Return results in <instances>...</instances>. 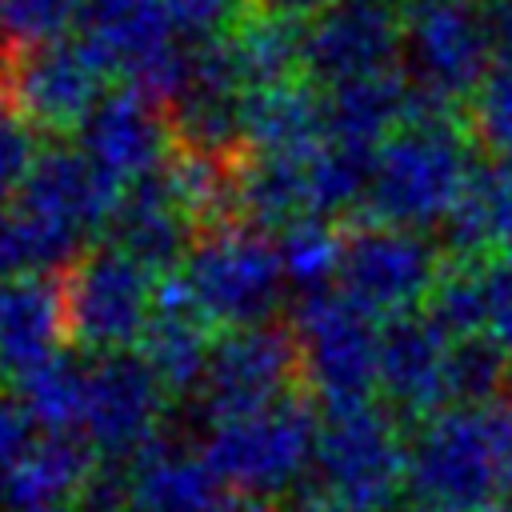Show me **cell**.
<instances>
[{
  "label": "cell",
  "instance_id": "cell-1",
  "mask_svg": "<svg viewBox=\"0 0 512 512\" xmlns=\"http://www.w3.org/2000/svg\"><path fill=\"white\" fill-rule=\"evenodd\" d=\"M512 500V408L508 400L448 404L408 432L404 504L424 512H496Z\"/></svg>",
  "mask_w": 512,
  "mask_h": 512
},
{
  "label": "cell",
  "instance_id": "cell-2",
  "mask_svg": "<svg viewBox=\"0 0 512 512\" xmlns=\"http://www.w3.org/2000/svg\"><path fill=\"white\" fill-rule=\"evenodd\" d=\"M120 188L80 152V144L40 148L16 200L8 204L24 236L32 272H68L96 236L108 232Z\"/></svg>",
  "mask_w": 512,
  "mask_h": 512
},
{
  "label": "cell",
  "instance_id": "cell-3",
  "mask_svg": "<svg viewBox=\"0 0 512 512\" xmlns=\"http://www.w3.org/2000/svg\"><path fill=\"white\" fill-rule=\"evenodd\" d=\"M472 168L476 148L464 132V120L400 124L376 148V172L360 220H380L412 232L440 228L456 208Z\"/></svg>",
  "mask_w": 512,
  "mask_h": 512
},
{
  "label": "cell",
  "instance_id": "cell-4",
  "mask_svg": "<svg viewBox=\"0 0 512 512\" xmlns=\"http://www.w3.org/2000/svg\"><path fill=\"white\" fill-rule=\"evenodd\" d=\"M316 436L320 412L292 392L252 412L204 420L196 444L228 492H244L272 504L276 496L296 492L312 476Z\"/></svg>",
  "mask_w": 512,
  "mask_h": 512
},
{
  "label": "cell",
  "instance_id": "cell-5",
  "mask_svg": "<svg viewBox=\"0 0 512 512\" xmlns=\"http://www.w3.org/2000/svg\"><path fill=\"white\" fill-rule=\"evenodd\" d=\"M168 280L220 332L272 324L288 292L276 236L236 220L204 228Z\"/></svg>",
  "mask_w": 512,
  "mask_h": 512
},
{
  "label": "cell",
  "instance_id": "cell-6",
  "mask_svg": "<svg viewBox=\"0 0 512 512\" xmlns=\"http://www.w3.org/2000/svg\"><path fill=\"white\" fill-rule=\"evenodd\" d=\"M312 480L360 512H396L408 488V436L400 416L376 400L320 408Z\"/></svg>",
  "mask_w": 512,
  "mask_h": 512
},
{
  "label": "cell",
  "instance_id": "cell-7",
  "mask_svg": "<svg viewBox=\"0 0 512 512\" xmlns=\"http://www.w3.org/2000/svg\"><path fill=\"white\" fill-rule=\"evenodd\" d=\"M380 324L336 284L292 300L288 332L300 356V384L320 408L372 400L380 384Z\"/></svg>",
  "mask_w": 512,
  "mask_h": 512
},
{
  "label": "cell",
  "instance_id": "cell-8",
  "mask_svg": "<svg viewBox=\"0 0 512 512\" xmlns=\"http://www.w3.org/2000/svg\"><path fill=\"white\" fill-rule=\"evenodd\" d=\"M64 312H68V340L76 352L108 356L140 348L156 300L160 276L148 272L140 260L120 252L116 244L88 248L64 276Z\"/></svg>",
  "mask_w": 512,
  "mask_h": 512
},
{
  "label": "cell",
  "instance_id": "cell-9",
  "mask_svg": "<svg viewBox=\"0 0 512 512\" xmlns=\"http://www.w3.org/2000/svg\"><path fill=\"white\" fill-rule=\"evenodd\" d=\"M76 36L100 60V68L152 100H176L192 44L172 28L164 0H84Z\"/></svg>",
  "mask_w": 512,
  "mask_h": 512
},
{
  "label": "cell",
  "instance_id": "cell-10",
  "mask_svg": "<svg viewBox=\"0 0 512 512\" xmlns=\"http://www.w3.org/2000/svg\"><path fill=\"white\" fill-rule=\"evenodd\" d=\"M444 260L448 256L440 240H428L424 232L356 220L352 228H344L336 288L376 320H392L404 312H420Z\"/></svg>",
  "mask_w": 512,
  "mask_h": 512
},
{
  "label": "cell",
  "instance_id": "cell-11",
  "mask_svg": "<svg viewBox=\"0 0 512 512\" xmlns=\"http://www.w3.org/2000/svg\"><path fill=\"white\" fill-rule=\"evenodd\" d=\"M168 388L148 368V360L132 352L88 356L84 372V408L80 436L96 448L104 464H132L144 448L164 436Z\"/></svg>",
  "mask_w": 512,
  "mask_h": 512
},
{
  "label": "cell",
  "instance_id": "cell-12",
  "mask_svg": "<svg viewBox=\"0 0 512 512\" xmlns=\"http://www.w3.org/2000/svg\"><path fill=\"white\" fill-rule=\"evenodd\" d=\"M300 384V356L296 340L280 324H252V328H224L216 332L204 384L196 392L204 420L252 412L292 396Z\"/></svg>",
  "mask_w": 512,
  "mask_h": 512
},
{
  "label": "cell",
  "instance_id": "cell-13",
  "mask_svg": "<svg viewBox=\"0 0 512 512\" xmlns=\"http://www.w3.org/2000/svg\"><path fill=\"white\" fill-rule=\"evenodd\" d=\"M304 80L332 88L404 60V16L388 0H336L304 20Z\"/></svg>",
  "mask_w": 512,
  "mask_h": 512
},
{
  "label": "cell",
  "instance_id": "cell-14",
  "mask_svg": "<svg viewBox=\"0 0 512 512\" xmlns=\"http://www.w3.org/2000/svg\"><path fill=\"white\" fill-rule=\"evenodd\" d=\"M404 64L416 84H428L452 100H472L484 76L496 68V48L480 12V0H444L404 12Z\"/></svg>",
  "mask_w": 512,
  "mask_h": 512
},
{
  "label": "cell",
  "instance_id": "cell-15",
  "mask_svg": "<svg viewBox=\"0 0 512 512\" xmlns=\"http://www.w3.org/2000/svg\"><path fill=\"white\" fill-rule=\"evenodd\" d=\"M108 72L84 48L80 36H60L36 48H24L12 64V100L32 128L44 132H80L92 108L108 96Z\"/></svg>",
  "mask_w": 512,
  "mask_h": 512
},
{
  "label": "cell",
  "instance_id": "cell-16",
  "mask_svg": "<svg viewBox=\"0 0 512 512\" xmlns=\"http://www.w3.org/2000/svg\"><path fill=\"white\" fill-rule=\"evenodd\" d=\"M172 120L160 112V100L140 88H108V96L80 124V152L124 192L128 184L156 176L172 160Z\"/></svg>",
  "mask_w": 512,
  "mask_h": 512
},
{
  "label": "cell",
  "instance_id": "cell-17",
  "mask_svg": "<svg viewBox=\"0 0 512 512\" xmlns=\"http://www.w3.org/2000/svg\"><path fill=\"white\" fill-rule=\"evenodd\" d=\"M64 284L52 272L0 280V384L20 388L32 372L68 352Z\"/></svg>",
  "mask_w": 512,
  "mask_h": 512
},
{
  "label": "cell",
  "instance_id": "cell-18",
  "mask_svg": "<svg viewBox=\"0 0 512 512\" xmlns=\"http://www.w3.org/2000/svg\"><path fill=\"white\" fill-rule=\"evenodd\" d=\"M380 404L404 424H420L448 408V340L424 312L380 324Z\"/></svg>",
  "mask_w": 512,
  "mask_h": 512
},
{
  "label": "cell",
  "instance_id": "cell-19",
  "mask_svg": "<svg viewBox=\"0 0 512 512\" xmlns=\"http://www.w3.org/2000/svg\"><path fill=\"white\" fill-rule=\"evenodd\" d=\"M104 240L164 280L184 264L188 248L196 244V220L176 200V192L160 168L156 176H144L120 192Z\"/></svg>",
  "mask_w": 512,
  "mask_h": 512
},
{
  "label": "cell",
  "instance_id": "cell-20",
  "mask_svg": "<svg viewBox=\"0 0 512 512\" xmlns=\"http://www.w3.org/2000/svg\"><path fill=\"white\" fill-rule=\"evenodd\" d=\"M104 460L80 432H40L28 452L0 476V508L36 512L80 504Z\"/></svg>",
  "mask_w": 512,
  "mask_h": 512
},
{
  "label": "cell",
  "instance_id": "cell-21",
  "mask_svg": "<svg viewBox=\"0 0 512 512\" xmlns=\"http://www.w3.org/2000/svg\"><path fill=\"white\" fill-rule=\"evenodd\" d=\"M312 148L316 144L284 152H248V160L236 168V216L272 236L300 220H324L316 208Z\"/></svg>",
  "mask_w": 512,
  "mask_h": 512
},
{
  "label": "cell",
  "instance_id": "cell-22",
  "mask_svg": "<svg viewBox=\"0 0 512 512\" xmlns=\"http://www.w3.org/2000/svg\"><path fill=\"white\" fill-rule=\"evenodd\" d=\"M128 512H212L228 492L200 444L160 436L132 464H124Z\"/></svg>",
  "mask_w": 512,
  "mask_h": 512
},
{
  "label": "cell",
  "instance_id": "cell-23",
  "mask_svg": "<svg viewBox=\"0 0 512 512\" xmlns=\"http://www.w3.org/2000/svg\"><path fill=\"white\" fill-rule=\"evenodd\" d=\"M440 248L464 264H492L512 248V172L504 160L472 168L456 208L440 224Z\"/></svg>",
  "mask_w": 512,
  "mask_h": 512
},
{
  "label": "cell",
  "instance_id": "cell-24",
  "mask_svg": "<svg viewBox=\"0 0 512 512\" xmlns=\"http://www.w3.org/2000/svg\"><path fill=\"white\" fill-rule=\"evenodd\" d=\"M212 324L184 300V292L164 276L160 280V300H156V316L140 340V356L148 360V368L160 376V384L172 396H196L208 372V356H212Z\"/></svg>",
  "mask_w": 512,
  "mask_h": 512
},
{
  "label": "cell",
  "instance_id": "cell-25",
  "mask_svg": "<svg viewBox=\"0 0 512 512\" xmlns=\"http://www.w3.org/2000/svg\"><path fill=\"white\" fill-rule=\"evenodd\" d=\"M320 92H324V136L332 140L380 148L404 124L408 80L400 76V68L356 76Z\"/></svg>",
  "mask_w": 512,
  "mask_h": 512
},
{
  "label": "cell",
  "instance_id": "cell-26",
  "mask_svg": "<svg viewBox=\"0 0 512 512\" xmlns=\"http://www.w3.org/2000/svg\"><path fill=\"white\" fill-rule=\"evenodd\" d=\"M324 136V92L312 80L260 88L244 96V144L248 152L304 148Z\"/></svg>",
  "mask_w": 512,
  "mask_h": 512
},
{
  "label": "cell",
  "instance_id": "cell-27",
  "mask_svg": "<svg viewBox=\"0 0 512 512\" xmlns=\"http://www.w3.org/2000/svg\"><path fill=\"white\" fill-rule=\"evenodd\" d=\"M512 392V352L484 328L448 340V404L484 408Z\"/></svg>",
  "mask_w": 512,
  "mask_h": 512
},
{
  "label": "cell",
  "instance_id": "cell-28",
  "mask_svg": "<svg viewBox=\"0 0 512 512\" xmlns=\"http://www.w3.org/2000/svg\"><path fill=\"white\" fill-rule=\"evenodd\" d=\"M420 312L444 340L484 332L488 328V264L444 260Z\"/></svg>",
  "mask_w": 512,
  "mask_h": 512
},
{
  "label": "cell",
  "instance_id": "cell-29",
  "mask_svg": "<svg viewBox=\"0 0 512 512\" xmlns=\"http://www.w3.org/2000/svg\"><path fill=\"white\" fill-rule=\"evenodd\" d=\"M84 372H88V360H76V352L68 348L64 356L32 372L12 392L20 396V404L28 408L40 432H76L80 408H84Z\"/></svg>",
  "mask_w": 512,
  "mask_h": 512
},
{
  "label": "cell",
  "instance_id": "cell-30",
  "mask_svg": "<svg viewBox=\"0 0 512 512\" xmlns=\"http://www.w3.org/2000/svg\"><path fill=\"white\" fill-rule=\"evenodd\" d=\"M340 244H344V232H336L332 220H300V224L276 232L288 288L296 296L332 288L336 272H340Z\"/></svg>",
  "mask_w": 512,
  "mask_h": 512
},
{
  "label": "cell",
  "instance_id": "cell-31",
  "mask_svg": "<svg viewBox=\"0 0 512 512\" xmlns=\"http://www.w3.org/2000/svg\"><path fill=\"white\" fill-rule=\"evenodd\" d=\"M84 0H4L0 8V44L4 48H36L68 36L80 24Z\"/></svg>",
  "mask_w": 512,
  "mask_h": 512
},
{
  "label": "cell",
  "instance_id": "cell-32",
  "mask_svg": "<svg viewBox=\"0 0 512 512\" xmlns=\"http://www.w3.org/2000/svg\"><path fill=\"white\" fill-rule=\"evenodd\" d=\"M468 128L480 148H488L496 160L512 152V60H496V68L484 76L476 96L468 100Z\"/></svg>",
  "mask_w": 512,
  "mask_h": 512
},
{
  "label": "cell",
  "instance_id": "cell-33",
  "mask_svg": "<svg viewBox=\"0 0 512 512\" xmlns=\"http://www.w3.org/2000/svg\"><path fill=\"white\" fill-rule=\"evenodd\" d=\"M36 160V140L28 116L16 108L12 96L0 92V208H8Z\"/></svg>",
  "mask_w": 512,
  "mask_h": 512
},
{
  "label": "cell",
  "instance_id": "cell-34",
  "mask_svg": "<svg viewBox=\"0 0 512 512\" xmlns=\"http://www.w3.org/2000/svg\"><path fill=\"white\" fill-rule=\"evenodd\" d=\"M164 12L180 40L204 44L232 32L248 16V0H164Z\"/></svg>",
  "mask_w": 512,
  "mask_h": 512
},
{
  "label": "cell",
  "instance_id": "cell-35",
  "mask_svg": "<svg viewBox=\"0 0 512 512\" xmlns=\"http://www.w3.org/2000/svg\"><path fill=\"white\" fill-rule=\"evenodd\" d=\"M40 436L36 420L20 404L16 392H0V476L28 452V444Z\"/></svg>",
  "mask_w": 512,
  "mask_h": 512
},
{
  "label": "cell",
  "instance_id": "cell-36",
  "mask_svg": "<svg viewBox=\"0 0 512 512\" xmlns=\"http://www.w3.org/2000/svg\"><path fill=\"white\" fill-rule=\"evenodd\" d=\"M488 332L512 352V256L488 264Z\"/></svg>",
  "mask_w": 512,
  "mask_h": 512
},
{
  "label": "cell",
  "instance_id": "cell-37",
  "mask_svg": "<svg viewBox=\"0 0 512 512\" xmlns=\"http://www.w3.org/2000/svg\"><path fill=\"white\" fill-rule=\"evenodd\" d=\"M16 272H32L28 268V252H24V236L16 228L12 208H0V280L16 276Z\"/></svg>",
  "mask_w": 512,
  "mask_h": 512
},
{
  "label": "cell",
  "instance_id": "cell-38",
  "mask_svg": "<svg viewBox=\"0 0 512 512\" xmlns=\"http://www.w3.org/2000/svg\"><path fill=\"white\" fill-rule=\"evenodd\" d=\"M284 512H360V508H352L336 496H324V492H308V496H296Z\"/></svg>",
  "mask_w": 512,
  "mask_h": 512
},
{
  "label": "cell",
  "instance_id": "cell-39",
  "mask_svg": "<svg viewBox=\"0 0 512 512\" xmlns=\"http://www.w3.org/2000/svg\"><path fill=\"white\" fill-rule=\"evenodd\" d=\"M212 512H272V504L256 500V496H244V492H224Z\"/></svg>",
  "mask_w": 512,
  "mask_h": 512
},
{
  "label": "cell",
  "instance_id": "cell-40",
  "mask_svg": "<svg viewBox=\"0 0 512 512\" xmlns=\"http://www.w3.org/2000/svg\"><path fill=\"white\" fill-rule=\"evenodd\" d=\"M36 512H88L84 504H60V508H36Z\"/></svg>",
  "mask_w": 512,
  "mask_h": 512
},
{
  "label": "cell",
  "instance_id": "cell-41",
  "mask_svg": "<svg viewBox=\"0 0 512 512\" xmlns=\"http://www.w3.org/2000/svg\"><path fill=\"white\" fill-rule=\"evenodd\" d=\"M408 8H420V4H444V0H404Z\"/></svg>",
  "mask_w": 512,
  "mask_h": 512
},
{
  "label": "cell",
  "instance_id": "cell-42",
  "mask_svg": "<svg viewBox=\"0 0 512 512\" xmlns=\"http://www.w3.org/2000/svg\"><path fill=\"white\" fill-rule=\"evenodd\" d=\"M396 512H424V508H412V504H400Z\"/></svg>",
  "mask_w": 512,
  "mask_h": 512
},
{
  "label": "cell",
  "instance_id": "cell-43",
  "mask_svg": "<svg viewBox=\"0 0 512 512\" xmlns=\"http://www.w3.org/2000/svg\"><path fill=\"white\" fill-rule=\"evenodd\" d=\"M500 160H504V168H508V172H512V152H508V156H500Z\"/></svg>",
  "mask_w": 512,
  "mask_h": 512
},
{
  "label": "cell",
  "instance_id": "cell-44",
  "mask_svg": "<svg viewBox=\"0 0 512 512\" xmlns=\"http://www.w3.org/2000/svg\"><path fill=\"white\" fill-rule=\"evenodd\" d=\"M496 512H512V500H508V504H504V508H496Z\"/></svg>",
  "mask_w": 512,
  "mask_h": 512
},
{
  "label": "cell",
  "instance_id": "cell-45",
  "mask_svg": "<svg viewBox=\"0 0 512 512\" xmlns=\"http://www.w3.org/2000/svg\"><path fill=\"white\" fill-rule=\"evenodd\" d=\"M504 256H512V248H508V252H504Z\"/></svg>",
  "mask_w": 512,
  "mask_h": 512
},
{
  "label": "cell",
  "instance_id": "cell-46",
  "mask_svg": "<svg viewBox=\"0 0 512 512\" xmlns=\"http://www.w3.org/2000/svg\"><path fill=\"white\" fill-rule=\"evenodd\" d=\"M0 8H4V0H0Z\"/></svg>",
  "mask_w": 512,
  "mask_h": 512
}]
</instances>
